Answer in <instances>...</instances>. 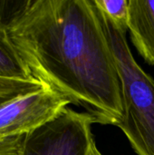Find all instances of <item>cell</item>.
I'll return each instance as SVG.
<instances>
[{
	"mask_svg": "<svg viewBox=\"0 0 154 155\" xmlns=\"http://www.w3.org/2000/svg\"><path fill=\"white\" fill-rule=\"evenodd\" d=\"M0 28L33 78L97 124L123 122L121 79L93 0H0Z\"/></svg>",
	"mask_w": 154,
	"mask_h": 155,
	"instance_id": "6da1fadb",
	"label": "cell"
},
{
	"mask_svg": "<svg viewBox=\"0 0 154 155\" xmlns=\"http://www.w3.org/2000/svg\"><path fill=\"white\" fill-rule=\"evenodd\" d=\"M98 12L122 84L124 115L118 127L137 154L154 155V80L134 60L126 32L99 8Z\"/></svg>",
	"mask_w": 154,
	"mask_h": 155,
	"instance_id": "7a4b0ae2",
	"label": "cell"
},
{
	"mask_svg": "<svg viewBox=\"0 0 154 155\" xmlns=\"http://www.w3.org/2000/svg\"><path fill=\"white\" fill-rule=\"evenodd\" d=\"M93 118L68 107L25 137L24 155H89Z\"/></svg>",
	"mask_w": 154,
	"mask_h": 155,
	"instance_id": "3957f363",
	"label": "cell"
},
{
	"mask_svg": "<svg viewBox=\"0 0 154 155\" xmlns=\"http://www.w3.org/2000/svg\"><path fill=\"white\" fill-rule=\"evenodd\" d=\"M71 104L48 86L22 94L0 105V139L28 134Z\"/></svg>",
	"mask_w": 154,
	"mask_h": 155,
	"instance_id": "277c9868",
	"label": "cell"
},
{
	"mask_svg": "<svg viewBox=\"0 0 154 155\" xmlns=\"http://www.w3.org/2000/svg\"><path fill=\"white\" fill-rule=\"evenodd\" d=\"M128 30L137 51L154 65V0H129Z\"/></svg>",
	"mask_w": 154,
	"mask_h": 155,
	"instance_id": "5b68a950",
	"label": "cell"
},
{
	"mask_svg": "<svg viewBox=\"0 0 154 155\" xmlns=\"http://www.w3.org/2000/svg\"><path fill=\"white\" fill-rule=\"evenodd\" d=\"M0 77L16 80H36L31 76L2 29H0Z\"/></svg>",
	"mask_w": 154,
	"mask_h": 155,
	"instance_id": "8992f818",
	"label": "cell"
},
{
	"mask_svg": "<svg viewBox=\"0 0 154 155\" xmlns=\"http://www.w3.org/2000/svg\"><path fill=\"white\" fill-rule=\"evenodd\" d=\"M94 3L119 28L128 30L129 0H94Z\"/></svg>",
	"mask_w": 154,
	"mask_h": 155,
	"instance_id": "52a82bcc",
	"label": "cell"
},
{
	"mask_svg": "<svg viewBox=\"0 0 154 155\" xmlns=\"http://www.w3.org/2000/svg\"><path fill=\"white\" fill-rule=\"evenodd\" d=\"M46 86L37 80H16L0 77V105L22 94Z\"/></svg>",
	"mask_w": 154,
	"mask_h": 155,
	"instance_id": "ba28073f",
	"label": "cell"
},
{
	"mask_svg": "<svg viewBox=\"0 0 154 155\" xmlns=\"http://www.w3.org/2000/svg\"><path fill=\"white\" fill-rule=\"evenodd\" d=\"M25 135L0 139V155H24Z\"/></svg>",
	"mask_w": 154,
	"mask_h": 155,
	"instance_id": "9c48e42d",
	"label": "cell"
},
{
	"mask_svg": "<svg viewBox=\"0 0 154 155\" xmlns=\"http://www.w3.org/2000/svg\"><path fill=\"white\" fill-rule=\"evenodd\" d=\"M89 155H103L100 152H99V150L97 149V147H96V145H95V143L93 144L92 149H91V152H90V154Z\"/></svg>",
	"mask_w": 154,
	"mask_h": 155,
	"instance_id": "30bf717a",
	"label": "cell"
}]
</instances>
